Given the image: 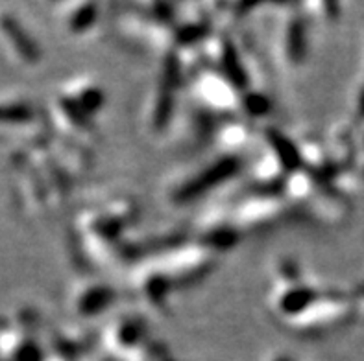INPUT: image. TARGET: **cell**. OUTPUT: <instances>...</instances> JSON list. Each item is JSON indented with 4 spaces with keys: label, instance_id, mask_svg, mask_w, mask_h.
I'll return each mask as SVG.
<instances>
[{
    "label": "cell",
    "instance_id": "obj_4",
    "mask_svg": "<svg viewBox=\"0 0 364 361\" xmlns=\"http://www.w3.org/2000/svg\"><path fill=\"white\" fill-rule=\"evenodd\" d=\"M117 299V291L104 282H85L73 293V308L82 317H92L106 310Z\"/></svg>",
    "mask_w": 364,
    "mask_h": 361
},
{
    "label": "cell",
    "instance_id": "obj_3",
    "mask_svg": "<svg viewBox=\"0 0 364 361\" xmlns=\"http://www.w3.org/2000/svg\"><path fill=\"white\" fill-rule=\"evenodd\" d=\"M307 13H283L276 35V54L285 69H298L307 60L309 52V37H307Z\"/></svg>",
    "mask_w": 364,
    "mask_h": 361
},
{
    "label": "cell",
    "instance_id": "obj_1",
    "mask_svg": "<svg viewBox=\"0 0 364 361\" xmlns=\"http://www.w3.org/2000/svg\"><path fill=\"white\" fill-rule=\"evenodd\" d=\"M217 249L203 240L154 247L141 255V265L129 274V288L139 302L154 313H165L172 293L208 277L217 262Z\"/></svg>",
    "mask_w": 364,
    "mask_h": 361
},
{
    "label": "cell",
    "instance_id": "obj_5",
    "mask_svg": "<svg viewBox=\"0 0 364 361\" xmlns=\"http://www.w3.org/2000/svg\"><path fill=\"white\" fill-rule=\"evenodd\" d=\"M70 15H67V26L73 33H87L97 23V4H74L69 6Z\"/></svg>",
    "mask_w": 364,
    "mask_h": 361
},
{
    "label": "cell",
    "instance_id": "obj_2",
    "mask_svg": "<svg viewBox=\"0 0 364 361\" xmlns=\"http://www.w3.org/2000/svg\"><path fill=\"white\" fill-rule=\"evenodd\" d=\"M83 206L85 209L74 218V252L92 267H100L102 262L128 252L122 234L135 221L137 205L134 197L113 196Z\"/></svg>",
    "mask_w": 364,
    "mask_h": 361
}]
</instances>
